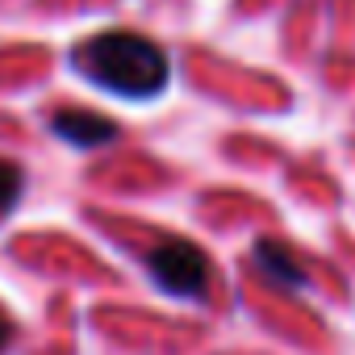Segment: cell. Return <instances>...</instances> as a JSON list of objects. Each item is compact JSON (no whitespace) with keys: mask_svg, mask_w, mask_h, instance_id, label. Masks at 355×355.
<instances>
[{"mask_svg":"<svg viewBox=\"0 0 355 355\" xmlns=\"http://www.w3.org/2000/svg\"><path fill=\"white\" fill-rule=\"evenodd\" d=\"M76 63L109 92L130 96V101H146L155 92H163L171 63L163 55L159 42H150L146 34H130V30H109L88 38L76 51Z\"/></svg>","mask_w":355,"mask_h":355,"instance_id":"1","label":"cell"},{"mask_svg":"<svg viewBox=\"0 0 355 355\" xmlns=\"http://www.w3.org/2000/svg\"><path fill=\"white\" fill-rule=\"evenodd\" d=\"M146 272L171 297H201L209 284V259L189 239H163L146 255Z\"/></svg>","mask_w":355,"mask_h":355,"instance_id":"2","label":"cell"},{"mask_svg":"<svg viewBox=\"0 0 355 355\" xmlns=\"http://www.w3.org/2000/svg\"><path fill=\"white\" fill-rule=\"evenodd\" d=\"M51 130L80 150H96V146H109L117 138V121H109L92 109H59L51 117Z\"/></svg>","mask_w":355,"mask_h":355,"instance_id":"3","label":"cell"},{"mask_svg":"<svg viewBox=\"0 0 355 355\" xmlns=\"http://www.w3.org/2000/svg\"><path fill=\"white\" fill-rule=\"evenodd\" d=\"M255 259H259V268H263L280 288H297V284L305 280V268H301L297 259H288V251H284L280 243H259V247H255Z\"/></svg>","mask_w":355,"mask_h":355,"instance_id":"4","label":"cell"},{"mask_svg":"<svg viewBox=\"0 0 355 355\" xmlns=\"http://www.w3.org/2000/svg\"><path fill=\"white\" fill-rule=\"evenodd\" d=\"M21 167L17 163H9V159H0V214H9L13 205H17V197H21Z\"/></svg>","mask_w":355,"mask_h":355,"instance_id":"5","label":"cell"},{"mask_svg":"<svg viewBox=\"0 0 355 355\" xmlns=\"http://www.w3.org/2000/svg\"><path fill=\"white\" fill-rule=\"evenodd\" d=\"M9 343H13V322H9L5 313H0V351H5Z\"/></svg>","mask_w":355,"mask_h":355,"instance_id":"6","label":"cell"}]
</instances>
